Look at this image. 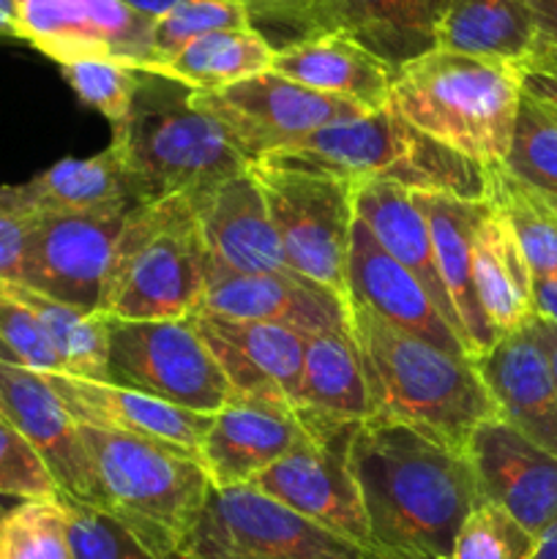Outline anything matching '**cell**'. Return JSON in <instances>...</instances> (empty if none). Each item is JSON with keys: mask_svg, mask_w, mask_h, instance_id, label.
<instances>
[{"mask_svg": "<svg viewBox=\"0 0 557 559\" xmlns=\"http://www.w3.org/2000/svg\"><path fill=\"white\" fill-rule=\"evenodd\" d=\"M349 473L364 502L371 549L448 559L464 519L481 502L467 453L388 420L358 424Z\"/></svg>", "mask_w": 557, "mask_h": 559, "instance_id": "cell-1", "label": "cell"}, {"mask_svg": "<svg viewBox=\"0 0 557 559\" xmlns=\"http://www.w3.org/2000/svg\"><path fill=\"white\" fill-rule=\"evenodd\" d=\"M349 331L375 420L410 426L467 451L475 426L497 415L470 358L446 353L358 304H349Z\"/></svg>", "mask_w": 557, "mask_h": 559, "instance_id": "cell-2", "label": "cell"}, {"mask_svg": "<svg viewBox=\"0 0 557 559\" xmlns=\"http://www.w3.org/2000/svg\"><path fill=\"white\" fill-rule=\"evenodd\" d=\"M109 145L145 202L197 200L251 167L222 123L194 102L191 87L153 71L140 74L129 115L112 126Z\"/></svg>", "mask_w": 557, "mask_h": 559, "instance_id": "cell-3", "label": "cell"}, {"mask_svg": "<svg viewBox=\"0 0 557 559\" xmlns=\"http://www.w3.org/2000/svg\"><path fill=\"white\" fill-rule=\"evenodd\" d=\"M519 104L513 63L431 49L396 71L386 109L489 169L508 158Z\"/></svg>", "mask_w": 557, "mask_h": 559, "instance_id": "cell-4", "label": "cell"}, {"mask_svg": "<svg viewBox=\"0 0 557 559\" xmlns=\"http://www.w3.org/2000/svg\"><path fill=\"white\" fill-rule=\"evenodd\" d=\"M93 469L91 508L156 557L183 555L211 495L205 467L189 453L82 426Z\"/></svg>", "mask_w": 557, "mask_h": 559, "instance_id": "cell-5", "label": "cell"}, {"mask_svg": "<svg viewBox=\"0 0 557 559\" xmlns=\"http://www.w3.org/2000/svg\"><path fill=\"white\" fill-rule=\"evenodd\" d=\"M271 158L325 169L355 186L388 180L407 191L451 194L467 202H486L489 189V169L431 140L391 109L336 120Z\"/></svg>", "mask_w": 557, "mask_h": 559, "instance_id": "cell-6", "label": "cell"}, {"mask_svg": "<svg viewBox=\"0 0 557 559\" xmlns=\"http://www.w3.org/2000/svg\"><path fill=\"white\" fill-rule=\"evenodd\" d=\"M208 276L211 257L189 197L142 202L120 233L102 311L112 320H189Z\"/></svg>", "mask_w": 557, "mask_h": 559, "instance_id": "cell-7", "label": "cell"}, {"mask_svg": "<svg viewBox=\"0 0 557 559\" xmlns=\"http://www.w3.org/2000/svg\"><path fill=\"white\" fill-rule=\"evenodd\" d=\"M289 271L347 298V254L355 224V183L289 162L251 164Z\"/></svg>", "mask_w": 557, "mask_h": 559, "instance_id": "cell-8", "label": "cell"}, {"mask_svg": "<svg viewBox=\"0 0 557 559\" xmlns=\"http://www.w3.org/2000/svg\"><path fill=\"white\" fill-rule=\"evenodd\" d=\"M107 382L205 415L233 396L227 377L191 320L109 317Z\"/></svg>", "mask_w": 557, "mask_h": 559, "instance_id": "cell-9", "label": "cell"}, {"mask_svg": "<svg viewBox=\"0 0 557 559\" xmlns=\"http://www.w3.org/2000/svg\"><path fill=\"white\" fill-rule=\"evenodd\" d=\"M189 559H371L254 486L211 489L186 544Z\"/></svg>", "mask_w": 557, "mask_h": 559, "instance_id": "cell-10", "label": "cell"}, {"mask_svg": "<svg viewBox=\"0 0 557 559\" xmlns=\"http://www.w3.org/2000/svg\"><path fill=\"white\" fill-rule=\"evenodd\" d=\"M194 102L222 123L251 164L298 145L336 120L366 115L358 104L317 93L276 71H262L218 91H194Z\"/></svg>", "mask_w": 557, "mask_h": 559, "instance_id": "cell-11", "label": "cell"}, {"mask_svg": "<svg viewBox=\"0 0 557 559\" xmlns=\"http://www.w3.org/2000/svg\"><path fill=\"white\" fill-rule=\"evenodd\" d=\"M309 440L254 478V489L293 508L320 527L371 549L369 522L349 473V442L358 424L298 413Z\"/></svg>", "mask_w": 557, "mask_h": 559, "instance_id": "cell-12", "label": "cell"}, {"mask_svg": "<svg viewBox=\"0 0 557 559\" xmlns=\"http://www.w3.org/2000/svg\"><path fill=\"white\" fill-rule=\"evenodd\" d=\"M134 207L36 216L31 222L20 284L87 314L102 311L115 249Z\"/></svg>", "mask_w": 557, "mask_h": 559, "instance_id": "cell-13", "label": "cell"}, {"mask_svg": "<svg viewBox=\"0 0 557 559\" xmlns=\"http://www.w3.org/2000/svg\"><path fill=\"white\" fill-rule=\"evenodd\" d=\"M16 38L63 66L112 58L145 71L153 63V25L123 0H14Z\"/></svg>", "mask_w": 557, "mask_h": 559, "instance_id": "cell-14", "label": "cell"}, {"mask_svg": "<svg viewBox=\"0 0 557 559\" xmlns=\"http://www.w3.org/2000/svg\"><path fill=\"white\" fill-rule=\"evenodd\" d=\"M467 459L484 502L502 508L541 538L557 524V456L495 415L475 426Z\"/></svg>", "mask_w": 557, "mask_h": 559, "instance_id": "cell-15", "label": "cell"}, {"mask_svg": "<svg viewBox=\"0 0 557 559\" xmlns=\"http://www.w3.org/2000/svg\"><path fill=\"white\" fill-rule=\"evenodd\" d=\"M189 320L233 393L273 399L298 409L309 336L268 322L229 320L202 309Z\"/></svg>", "mask_w": 557, "mask_h": 559, "instance_id": "cell-16", "label": "cell"}, {"mask_svg": "<svg viewBox=\"0 0 557 559\" xmlns=\"http://www.w3.org/2000/svg\"><path fill=\"white\" fill-rule=\"evenodd\" d=\"M309 440L298 409L257 396H233L213 413L200 464L213 489L249 486Z\"/></svg>", "mask_w": 557, "mask_h": 559, "instance_id": "cell-17", "label": "cell"}, {"mask_svg": "<svg viewBox=\"0 0 557 559\" xmlns=\"http://www.w3.org/2000/svg\"><path fill=\"white\" fill-rule=\"evenodd\" d=\"M0 413L36 448L63 500L93 502V469L82 424L42 371L0 360Z\"/></svg>", "mask_w": 557, "mask_h": 559, "instance_id": "cell-18", "label": "cell"}, {"mask_svg": "<svg viewBox=\"0 0 557 559\" xmlns=\"http://www.w3.org/2000/svg\"><path fill=\"white\" fill-rule=\"evenodd\" d=\"M200 309L229 320L282 325L304 336L349 331V300L295 271H211Z\"/></svg>", "mask_w": 557, "mask_h": 559, "instance_id": "cell-19", "label": "cell"}, {"mask_svg": "<svg viewBox=\"0 0 557 559\" xmlns=\"http://www.w3.org/2000/svg\"><path fill=\"white\" fill-rule=\"evenodd\" d=\"M347 300L446 353L470 358L459 333L431 304L424 284L377 243L360 218H355L349 235Z\"/></svg>", "mask_w": 557, "mask_h": 559, "instance_id": "cell-20", "label": "cell"}, {"mask_svg": "<svg viewBox=\"0 0 557 559\" xmlns=\"http://www.w3.org/2000/svg\"><path fill=\"white\" fill-rule=\"evenodd\" d=\"M44 377L82 426L156 442V445L189 453L200 462L202 442L211 429L213 415L175 407V404L158 402V399L142 396V393L126 391L109 382H93L71 374Z\"/></svg>", "mask_w": 557, "mask_h": 559, "instance_id": "cell-21", "label": "cell"}, {"mask_svg": "<svg viewBox=\"0 0 557 559\" xmlns=\"http://www.w3.org/2000/svg\"><path fill=\"white\" fill-rule=\"evenodd\" d=\"M473 364L497 415L557 456V385L528 322L497 338Z\"/></svg>", "mask_w": 557, "mask_h": 559, "instance_id": "cell-22", "label": "cell"}, {"mask_svg": "<svg viewBox=\"0 0 557 559\" xmlns=\"http://www.w3.org/2000/svg\"><path fill=\"white\" fill-rule=\"evenodd\" d=\"M200 218L211 271L278 273L289 271L251 167L191 200Z\"/></svg>", "mask_w": 557, "mask_h": 559, "instance_id": "cell-23", "label": "cell"}, {"mask_svg": "<svg viewBox=\"0 0 557 559\" xmlns=\"http://www.w3.org/2000/svg\"><path fill=\"white\" fill-rule=\"evenodd\" d=\"M276 74L325 96L344 98L366 112L386 109L396 69L344 33H317L273 52Z\"/></svg>", "mask_w": 557, "mask_h": 559, "instance_id": "cell-24", "label": "cell"}, {"mask_svg": "<svg viewBox=\"0 0 557 559\" xmlns=\"http://www.w3.org/2000/svg\"><path fill=\"white\" fill-rule=\"evenodd\" d=\"M3 194L27 218L96 213L145 202L112 145L91 158H63L25 183H3Z\"/></svg>", "mask_w": 557, "mask_h": 559, "instance_id": "cell-25", "label": "cell"}, {"mask_svg": "<svg viewBox=\"0 0 557 559\" xmlns=\"http://www.w3.org/2000/svg\"><path fill=\"white\" fill-rule=\"evenodd\" d=\"M355 218H360L366 224V229L375 235L377 243L404 271H410L424 284L431 304L446 317L448 325L459 333L464 349H467L462 322H459L451 295H448L446 284H442L429 224H426L424 213L415 205L413 191L402 189L396 183H388V180H366V183H358L355 186Z\"/></svg>", "mask_w": 557, "mask_h": 559, "instance_id": "cell-26", "label": "cell"}, {"mask_svg": "<svg viewBox=\"0 0 557 559\" xmlns=\"http://www.w3.org/2000/svg\"><path fill=\"white\" fill-rule=\"evenodd\" d=\"M446 0H320V31L355 38L393 69L437 49Z\"/></svg>", "mask_w": 557, "mask_h": 559, "instance_id": "cell-27", "label": "cell"}, {"mask_svg": "<svg viewBox=\"0 0 557 559\" xmlns=\"http://www.w3.org/2000/svg\"><path fill=\"white\" fill-rule=\"evenodd\" d=\"M413 200L429 224L442 284L462 322L470 358L475 360L497 342L481 311L473 284V233L484 202L457 200L451 194H431V191H413Z\"/></svg>", "mask_w": 557, "mask_h": 559, "instance_id": "cell-28", "label": "cell"}, {"mask_svg": "<svg viewBox=\"0 0 557 559\" xmlns=\"http://www.w3.org/2000/svg\"><path fill=\"white\" fill-rule=\"evenodd\" d=\"M473 284L495 338L533 317V273L508 222L489 202L473 233Z\"/></svg>", "mask_w": 557, "mask_h": 559, "instance_id": "cell-29", "label": "cell"}, {"mask_svg": "<svg viewBox=\"0 0 557 559\" xmlns=\"http://www.w3.org/2000/svg\"><path fill=\"white\" fill-rule=\"evenodd\" d=\"M298 413L339 424H364L371 418L369 391L353 331L309 336Z\"/></svg>", "mask_w": 557, "mask_h": 559, "instance_id": "cell-30", "label": "cell"}, {"mask_svg": "<svg viewBox=\"0 0 557 559\" xmlns=\"http://www.w3.org/2000/svg\"><path fill=\"white\" fill-rule=\"evenodd\" d=\"M535 38L524 0H446L437 22V49L470 58L519 63Z\"/></svg>", "mask_w": 557, "mask_h": 559, "instance_id": "cell-31", "label": "cell"}, {"mask_svg": "<svg viewBox=\"0 0 557 559\" xmlns=\"http://www.w3.org/2000/svg\"><path fill=\"white\" fill-rule=\"evenodd\" d=\"M273 52L265 36L254 27L216 31L186 44L178 55L153 66V74L169 76L191 91H218L240 80L273 69Z\"/></svg>", "mask_w": 557, "mask_h": 559, "instance_id": "cell-32", "label": "cell"}, {"mask_svg": "<svg viewBox=\"0 0 557 559\" xmlns=\"http://www.w3.org/2000/svg\"><path fill=\"white\" fill-rule=\"evenodd\" d=\"M20 304L36 314L44 336L60 358L63 374L82 380L107 382V349H109V317L104 311L87 314L74 306L58 304L20 282H5Z\"/></svg>", "mask_w": 557, "mask_h": 559, "instance_id": "cell-33", "label": "cell"}, {"mask_svg": "<svg viewBox=\"0 0 557 559\" xmlns=\"http://www.w3.org/2000/svg\"><path fill=\"white\" fill-rule=\"evenodd\" d=\"M486 202L511 227L533 278L557 273V207L546 194L513 178L506 167H489Z\"/></svg>", "mask_w": 557, "mask_h": 559, "instance_id": "cell-34", "label": "cell"}, {"mask_svg": "<svg viewBox=\"0 0 557 559\" xmlns=\"http://www.w3.org/2000/svg\"><path fill=\"white\" fill-rule=\"evenodd\" d=\"M0 559H74L63 500H22L0 522Z\"/></svg>", "mask_w": 557, "mask_h": 559, "instance_id": "cell-35", "label": "cell"}, {"mask_svg": "<svg viewBox=\"0 0 557 559\" xmlns=\"http://www.w3.org/2000/svg\"><path fill=\"white\" fill-rule=\"evenodd\" d=\"M502 167L557 202V123L522 96L511 151Z\"/></svg>", "mask_w": 557, "mask_h": 559, "instance_id": "cell-36", "label": "cell"}, {"mask_svg": "<svg viewBox=\"0 0 557 559\" xmlns=\"http://www.w3.org/2000/svg\"><path fill=\"white\" fill-rule=\"evenodd\" d=\"M238 27H251L249 9L240 0H183L153 25V63L145 71L208 33Z\"/></svg>", "mask_w": 557, "mask_h": 559, "instance_id": "cell-37", "label": "cell"}, {"mask_svg": "<svg viewBox=\"0 0 557 559\" xmlns=\"http://www.w3.org/2000/svg\"><path fill=\"white\" fill-rule=\"evenodd\" d=\"M66 82L85 107L102 112L109 123H118L129 115L140 85V69L112 58H80L60 66Z\"/></svg>", "mask_w": 557, "mask_h": 559, "instance_id": "cell-38", "label": "cell"}, {"mask_svg": "<svg viewBox=\"0 0 557 559\" xmlns=\"http://www.w3.org/2000/svg\"><path fill=\"white\" fill-rule=\"evenodd\" d=\"M538 538L502 508L481 500L464 519L448 559H533Z\"/></svg>", "mask_w": 557, "mask_h": 559, "instance_id": "cell-39", "label": "cell"}, {"mask_svg": "<svg viewBox=\"0 0 557 559\" xmlns=\"http://www.w3.org/2000/svg\"><path fill=\"white\" fill-rule=\"evenodd\" d=\"M0 360L42 374H63L60 358L44 336L36 314L11 295L5 282H0Z\"/></svg>", "mask_w": 557, "mask_h": 559, "instance_id": "cell-40", "label": "cell"}, {"mask_svg": "<svg viewBox=\"0 0 557 559\" xmlns=\"http://www.w3.org/2000/svg\"><path fill=\"white\" fill-rule=\"evenodd\" d=\"M63 506L69 513V538L74 559H189L186 555H151L123 527H118L96 508L74 500H63Z\"/></svg>", "mask_w": 557, "mask_h": 559, "instance_id": "cell-41", "label": "cell"}, {"mask_svg": "<svg viewBox=\"0 0 557 559\" xmlns=\"http://www.w3.org/2000/svg\"><path fill=\"white\" fill-rule=\"evenodd\" d=\"M0 497L16 500H58V484L36 448L0 413Z\"/></svg>", "mask_w": 557, "mask_h": 559, "instance_id": "cell-42", "label": "cell"}, {"mask_svg": "<svg viewBox=\"0 0 557 559\" xmlns=\"http://www.w3.org/2000/svg\"><path fill=\"white\" fill-rule=\"evenodd\" d=\"M240 3L249 9L251 27L262 36L268 38V31L282 33L278 47L322 33L320 0H240Z\"/></svg>", "mask_w": 557, "mask_h": 559, "instance_id": "cell-43", "label": "cell"}, {"mask_svg": "<svg viewBox=\"0 0 557 559\" xmlns=\"http://www.w3.org/2000/svg\"><path fill=\"white\" fill-rule=\"evenodd\" d=\"M517 66L522 96L557 123V47L535 38L533 49Z\"/></svg>", "mask_w": 557, "mask_h": 559, "instance_id": "cell-44", "label": "cell"}, {"mask_svg": "<svg viewBox=\"0 0 557 559\" xmlns=\"http://www.w3.org/2000/svg\"><path fill=\"white\" fill-rule=\"evenodd\" d=\"M33 218L22 216L3 194L0 183V282H20Z\"/></svg>", "mask_w": 557, "mask_h": 559, "instance_id": "cell-45", "label": "cell"}, {"mask_svg": "<svg viewBox=\"0 0 557 559\" xmlns=\"http://www.w3.org/2000/svg\"><path fill=\"white\" fill-rule=\"evenodd\" d=\"M533 16L535 36L557 47V0H524Z\"/></svg>", "mask_w": 557, "mask_h": 559, "instance_id": "cell-46", "label": "cell"}, {"mask_svg": "<svg viewBox=\"0 0 557 559\" xmlns=\"http://www.w3.org/2000/svg\"><path fill=\"white\" fill-rule=\"evenodd\" d=\"M533 314L557 325V273L533 278Z\"/></svg>", "mask_w": 557, "mask_h": 559, "instance_id": "cell-47", "label": "cell"}, {"mask_svg": "<svg viewBox=\"0 0 557 559\" xmlns=\"http://www.w3.org/2000/svg\"><path fill=\"white\" fill-rule=\"evenodd\" d=\"M528 328L533 331L535 342L541 344V349H544L546 360H549L552 377H555V385H557V325L555 322L544 320V317L533 314L528 320Z\"/></svg>", "mask_w": 557, "mask_h": 559, "instance_id": "cell-48", "label": "cell"}, {"mask_svg": "<svg viewBox=\"0 0 557 559\" xmlns=\"http://www.w3.org/2000/svg\"><path fill=\"white\" fill-rule=\"evenodd\" d=\"M123 3L129 5V9H134L137 14L145 16V20L158 22L162 16H167L175 5L183 3V0H123Z\"/></svg>", "mask_w": 557, "mask_h": 559, "instance_id": "cell-49", "label": "cell"}, {"mask_svg": "<svg viewBox=\"0 0 557 559\" xmlns=\"http://www.w3.org/2000/svg\"><path fill=\"white\" fill-rule=\"evenodd\" d=\"M0 38H16L14 0H0Z\"/></svg>", "mask_w": 557, "mask_h": 559, "instance_id": "cell-50", "label": "cell"}, {"mask_svg": "<svg viewBox=\"0 0 557 559\" xmlns=\"http://www.w3.org/2000/svg\"><path fill=\"white\" fill-rule=\"evenodd\" d=\"M533 559H557V524L541 535Z\"/></svg>", "mask_w": 557, "mask_h": 559, "instance_id": "cell-51", "label": "cell"}, {"mask_svg": "<svg viewBox=\"0 0 557 559\" xmlns=\"http://www.w3.org/2000/svg\"><path fill=\"white\" fill-rule=\"evenodd\" d=\"M371 559H440V557L404 555V551H382V549H371Z\"/></svg>", "mask_w": 557, "mask_h": 559, "instance_id": "cell-52", "label": "cell"}, {"mask_svg": "<svg viewBox=\"0 0 557 559\" xmlns=\"http://www.w3.org/2000/svg\"><path fill=\"white\" fill-rule=\"evenodd\" d=\"M5 513H9V508H5L3 502H0V522H3V516H5Z\"/></svg>", "mask_w": 557, "mask_h": 559, "instance_id": "cell-53", "label": "cell"}, {"mask_svg": "<svg viewBox=\"0 0 557 559\" xmlns=\"http://www.w3.org/2000/svg\"><path fill=\"white\" fill-rule=\"evenodd\" d=\"M552 202H555V200H552ZM555 207H557V202H555Z\"/></svg>", "mask_w": 557, "mask_h": 559, "instance_id": "cell-54", "label": "cell"}]
</instances>
